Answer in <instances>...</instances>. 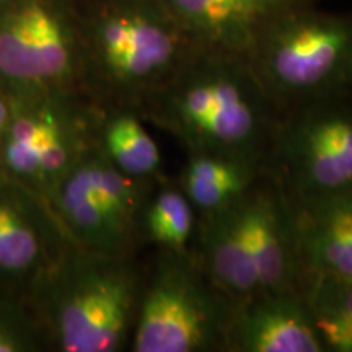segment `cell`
<instances>
[{
    "mask_svg": "<svg viewBox=\"0 0 352 352\" xmlns=\"http://www.w3.org/2000/svg\"><path fill=\"white\" fill-rule=\"evenodd\" d=\"M186 153H223L266 165L280 109L245 56L196 47L139 109Z\"/></svg>",
    "mask_w": 352,
    "mask_h": 352,
    "instance_id": "cell-1",
    "label": "cell"
},
{
    "mask_svg": "<svg viewBox=\"0 0 352 352\" xmlns=\"http://www.w3.org/2000/svg\"><path fill=\"white\" fill-rule=\"evenodd\" d=\"M83 88L101 107L139 109L196 50L165 0L76 2Z\"/></svg>",
    "mask_w": 352,
    "mask_h": 352,
    "instance_id": "cell-2",
    "label": "cell"
},
{
    "mask_svg": "<svg viewBox=\"0 0 352 352\" xmlns=\"http://www.w3.org/2000/svg\"><path fill=\"white\" fill-rule=\"evenodd\" d=\"M144 283L135 256L91 253L69 240L28 303L50 351L121 352L129 349Z\"/></svg>",
    "mask_w": 352,
    "mask_h": 352,
    "instance_id": "cell-3",
    "label": "cell"
},
{
    "mask_svg": "<svg viewBox=\"0 0 352 352\" xmlns=\"http://www.w3.org/2000/svg\"><path fill=\"white\" fill-rule=\"evenodd\" d=\"M280 113L352 91V15L307 6L264 32L246 56Z\"/></svg>",
    "mask_w": 352,
    "mask_h": 352,
    "instance_id": "cell-4",
    "label": "cell"
},
{
    "mask_svg": "<svg viewBox=\"0 0 352 352\" xmlns=\"http://www.w3.org/2000/svg\"><path fill=\"white\" fill-rule=\"evenodd\" d=\"M236 303L202 271L192 252H157L140 296L132 352H228Z\"/></svg>",
    "mask_w": 352,
    "mask_h": 352,
    "instance_id": "cell-5",
    "label": "cell"
},
{
    "mask_svg": "<svg viewBox=\"0 0 352 352\" xmlns=\"http://www.w3.org/2000/svg\"><path fill=\"white\" fill-rule=\"evenodd\" d=\"M10 98V118L0 138V173L47 202L95 145L101 104L83 90Z\"/></svg>",
    "mask_w": 352,
    "mask_h": 352,
    "instance_id": "cell-6",
    "label": "cell"
},
{
    "mask_svg": "<svg viewBox=\"0 0 352 352\" xmlns=\"http://www.w3.org/2000/svg\"><path fill=\"white\" fill-rule=\"evenodd\" d=\"M267 175L289 204L352 191V91L284 111Z\"/></svg>",
    "mask_w": 352,
    "mask_h": 352,
    "instance_id": "cell-7",
    "label": "cell"
},
{
    "mask_svg": "<svg viewBox=\"0 0 352 352\" xmlns=\"http://www.w3.org/2000/svg\"><path fill=\"white\" fill-rule=\"evenodd\" d=\"M0 88L85 91L76 0H0Z\"/></svg>",
    "mask_w": 352,
    "mask_h": 352,
    "instance_id": "cell-8",
    "label": "cell"
},
{
    "mask_svg": "<svg viewBox=\"0 0 352 352\" xmlns=\"http://www.w3.org/2000/svg\"><path fill=\"white\" fill-rule=\"evenodd\" d=\"M158 179L124 175L96 144L51 192L47 204L77 246L109 256H135L142 246L140 219Z\"/></svg>",
    "mask_w": 352,
    "mask_h": 352,
    "instance_id": "cell-9",
    "label": "cell"
},
{
    "mask_svg": "<svg viewBox=\"0 0 352 352\" xmlns=\"http://www.w3.org/2000/svg\"><path fill=\"white\" fill-rule=\"evenodd\" d=\"M67 241L50 204L0 173V296L28 303Z\"/></svg>",
    "mask_w": 352,
    "mask_h": 352,
    "instance_id": "cell-10",
    "label": "cell"
},
{
    "mask_svg": "<svg viewBox=\"0 0 352 352\" xmlns=\"http://www.w3.org/2000/svg\"><path fill=\"white\" fill-rule=\"evenodd\" d=\"M243 220L259 294L300 290L305 270L298 252L294 212L267 173L246 195Z\"/></svg>",
    "mask_w": 352,
    "mask_h": 352,
    "instance_id": "cell-11",
    "label": "cell"
},
{
    "mask_svg": "<svg viewBox=\"0 0 352 352\" xmlns=\"http://www.w3.org/2000/svg\"><path fill=\"white\" fill-rule=\"evenodd\" d=\"M199 50L248 56L270 26L316 0H165Z\"/></svg>",
    "mask_w": 352,
    "mask_h": 352,
    "instance_id": "cell-12",
    "label": "cell"
},
{
    "mask_svg": "<svg viewBox=\"0 0 352 352\" xmlns=\"http://www.w3.org/2000/svg\"><path fill=\"white\" fill-rule=\"evenodd\" d=\"M228 352H324L300 290L236 303Z\"/></svg>",
    "mask_w": 352,
    "mask_h": 352,
    "instance_id": "cell-13",
    "label": "cell"
},
{
    "mask_svg": "<svg viewBox=\"0 0 352 352\" xmlns=\"http://www.w3.org/2000/svg\"><path fill=\"white\" fill-rule=\"evenodd\" d=\"M245 197L230 208L199 215L191 250L210 283L235 303L246 302L259 294L256 271L246 241Z\"/></svg>",
    "mask_w": 352,
    "mask_h": 352,
    "instance_id": "cell-14",
    "label": "cell"
},
{
    "mask_svg": "<svg viewBox=\"0 0 352 352\" xmlns=\"http://www.w3.org/2000/svg\"><path fill=\"white\" fill-rule=\"evenodd\" d=\"M290 208L305 274L352 277V191Z\"/></svg>",
    "mask_w": 352,
    "mask_h": 352,
    "instance_id": "cell-15",
    "label": "cell"
},
{
    "mask_svg": "<svg viewBox=\"0 0 352 352\" xmlns=\"http://www.w3.org/2000/svg\"><path fill=\"white\" fill-rule=\"evenodd\" d=\"M266 165L223 153H186L178 182L199 215L214 214L252 191L266 175Z\"/></svg>",
    "mask_w": 352,
    "mask_h": 352,
    "instance_id": "cell-16",
    "label": "cell"
},
{
    "mask_svg": "<svg viewBox=\"0 0 352 352\" xmlns=\"http://www.w3.org/2000/svg\"><path fill=\"white\" fill-rule=\"evenodd\" d=\"M96 147L118 170L132 178L160 179L164 155L138 109L101 107Z\"/></svg>",
    "mask_w": 352,
    "mask_h": 352,
    "instance_id": "cell-17",
    "label": "cell"
},
{
    "mask_svg": "<svg viewBox=\"0 0 352 352\" xmlns=\"http://www.w3.org/2000/svg\"><path fill=\"white\" fill-rule=\"evenodd\" d=\"M199 214L176 179L162 176L144 206L140 219L142 246L157 252L189 253L195 245Z\"/></svg>",
    "mask_w": 352,
    "mask_h": 352,
    "instance_id": "cell-18",
    "label": "cell"
},
{
    "mask_svg": "<svg viewBox=\"0 0 352 352\" xmlns=\"http://www.w3.org/2000/svg\"><path fill=\"white\" fill-rule=\"evenodd\" d=\"M300 294L324 352H352V277L308 272Z\"/></svg>",
    "mask_w": 352,
    "mask_h": 352,
    "instance_id": "cell-19",
    "label": "cell"
},
{
    "mask_svg": "<svg viewBox=\"0 0 352 352\" xmlns=\"http://www.w3.org/2000/svg\"><path fill=\"white\" fill-rule=\"evenodd\" d=\"M50 351L30 303L0 296V352Z\"/></svg>",
    "mask_w": 352,
    "mask_h": 352,
    "instance_id": "cell-20",
    "label": "cell"
},
{
    "mask_svg": "<svg viewBox=\"0 0 352 352\" xmlns=\"http://www.w3.org/2000/svg\"><path fill=\"white\" fill-rule=\"evenodd\" d=\"M12 111V98L6 90L0 88V138H2L3 129H6L8 118H10Z\"/></svg>",
    "mask_w": 352,
    "mask_h": 352,
    "instance_id": "cell-21",
    "label": "cell"
}]
</instances>
